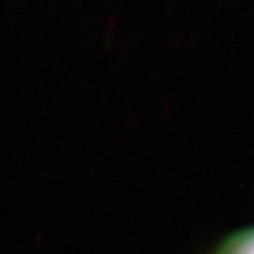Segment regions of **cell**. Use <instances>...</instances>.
I'll list each match as a JSON object with an SVG mask.
<instances>
[{
  "instance_id": "cell-1",
  "label": "cell",
  "mask_w": 254,
  "mask_h": 254,
  "mask_svg": "<svg viewBox=\"0 0 254 254\" xmlns=\"http://www.w3.org/2000/svg\"><path fill=\"white\" fill-rule=\"evenodd\" d=\"M211 254H254V225L228 234Z\"/></svg>"
}]
</instances>
